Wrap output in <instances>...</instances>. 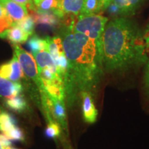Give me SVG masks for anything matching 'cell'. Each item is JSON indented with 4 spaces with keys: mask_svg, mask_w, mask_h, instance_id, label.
<instances>
[{
    "mask_svg": "<svg viewBox=\"0 0 149 149\" xmlns=\"http://www.w3.org/2000/svg\"><path fill=\"white\" fill-rule=\"evenodd\" d=\"M60 37L68 59L64 78L65 100L72 108L82 93L95 95L104 74L102 56L95 42L82 33L66 26Z\"/></svg>",
    "mask_w": 149,
    "mask_h": 149,
    "instance_id": "obj_1",
    "label": "cell"
},
{
    "mask_svg": "<svg viewBox=\"0 0 149 149\" xmlns=\"http://www.w3.org/2000/svg\"><path fill=\"white\" fill-rule=\"evenodd\" d=\"M148 59L144 36L137 24L124 17L108 21L102 37L104 70L122 71L146 64Z\"/></svg>",
    "mask_w": 149,
    "mask_h": 149,
    "instance_id": "obj_2",
    "label": "cell"
},
{
    "mask_svg": "<svg viewBox=\"0 0 149 149\" xmlns=\"http://www.w3.org/2000/svg\"><path fill=\"white\" fill-rule=\"evenodd\" d=\"M107 22V17L101 14H95L74 17L66 27L74 32L82 33L94 41L102 56V37Z\"/></svg>",
    "mask_w": 149,
    "mask_h": 149,
    "instance_id": "obj_3",
    "label": "cell"
},
{
    "mask_svg": "<svg viewBox=\"0 0 149 149\" xmlns=\"http://www.w3.org/2000/svg\"><path fill=\"white\" fill-rule=\"evenodd\" d=\"M13 49L14 53L17 57L18 60L21 64L24 73L32 80L39 88L41 94V99L44 100L47 97L48 93L39 73L37 63L33 55L24 51L17 44H13Z\"/></svg>",
    "mask_w": 149,
    "mask_h": 149,
    "instance_id": "obj_4",
    "label": "cell"
},
{
    "mask_svg": "<svg viewBox=\"0 0 149 149\" xmlns=\"http://www.w3.org/2000/svg\"><path fill=\"white\" fill-rule=\"evenodd\" d=\"M0 76L13 81H18L23 77V70L15 54L10 61L0 66Z\"/></svg>",
    "mask_w": 149,
    "mask_h": 149,
    "instance_id": "obj_5",
    "label": "cell"
},
{
    "mask_svg": "<svg viewBox=\"0 0 149 149\" xmlns=\"http://www.w3.org/2000/svg\"><path fill=\"white\" fill-rule=\"evenodd\" d=\"M58 3L59 17L65 19L66 16L77 17L83 8L84 0H57Z\"/></svg>",
    "mask_w": 149,
    "mask_h": 149,
    "instance_id": "obj_6",
    "label": "cell"
},
{
    "mask_svg": "<svg viewBox=\"0 0 149 149\" xmlns=\"http://www.w3.org/2000/svg\"><path fill=\"white\" fill-rule=\"evenodd\" d=\"M0 3L12 19L13 25L29 15V9L23 4H20L13 0H0Z\"/></svg>",
    "mask_w": 149,
    "mask_h": 149,
    "instance_id": "obj_7",
    "label": "cell"
},
{
    "mask_svg": "<svg viewBox=\"0 0 149 149\" xmlns=\"http://www.w3.org/2000/svg\"><path fill=\"white\" fill-rule=\"evenodd\" d=\"M93 98L94 96L88 92H84L80 96L82 106L84 120L88 124L95 123L97 118L98 112L95 105Z\"/></svg>",
    "mask_w": 149,
    "mask_h": 149,
    "instance_id": "obj_8",
    "label": "cell"
},
{
    "mask_svg": "<svg viewBox=\"0 0 149 149\" xmlns=\"http://www.w3.org/2000/svg\"><path fill=\"white\" fill-rule=\"evenodd\" d=\"M23 91L22 85L19 81H13L0 76V96L11 98Z\"/></svg>",
    "mask_w": 149,
    "mask_h": 149,
    "instance_id": "obj_9",
    "label": "cell"
},
{
    "mask_svg": "<svg viewBox=\"0 0 149 149\" xmlns=\"http://www.w3.org/2000/svg\"><path fill=\"white\" fill-rule=\"evenodd\" d=\"M30 35L23 29L17 25H13L9 29L0 33V37L6 39L13 44H22L26 42Z\"/></svg>",
    "mask_w": 149,
    "mask_h": 149,
    "instance_id": "obj_10",
    "label": "cell"
},
{
    "mask_svg": "<svg viewBox=\"0 0 149 149\" xmlns=\"http://www.w3.org/2000/svg\"><path fill=\"white\" fill-rule=\"evenodd\" d=\"M143 0H114L113 6L115 13L121 15L132 14L137 10Z\"/></svg>",
    "mask_w": 149,
    "mask_h": 149,
    "instance_id": "obj_11",
    "label": "cell"
},
{
    "mask_svg": "<svg viewBox=\"0 0 149 149\" xmlns=\"http://www.w3.org/2000/svg\"><path fill=\"white\" fill-rule=\"evenodd\" d=\"M32 54L35 59V61L37 63L38 70H42L44 68H48L51 70H53V72L59 74L57 66H56L55 64V61L53 60V58L52 57L51 55L48 51H46V50H42V51L36 52V53H33Z\"/></svg>",
    "mask_w": 149,
    "mask_h": 149,
    "instance_id": "obj_12",
    "label": "cell"
},
{
    "mask_svg": "<svg viewBox=\"0 0 149 149\" xmlns=\"http://www.w3.org/2000/svg\"><path fill=\"white\" fill-rule=\"evenodd\" d=\"M45 39L46 41V50L49 52L53 60L65 53L61 37H46Z\"/></svg>",
    "mask_w": 149,
    "mask_h": 149,
    "instance_id": "obj_13",
    "label": "cell"
},
{
    "mask_svg": "<svg viewBox=\"0 0 149 149\" xmlns=\"http://www.w3.org/2000/svg\"><path fill=\"white\" fill-rule=\"evenodd\" d=\"M105 10L102 0H84L83 8L79 16L101 14Z\"/></svg>",
    "mask_w": 149,
    "mask_h": 149,
    "instance_id": "obj_14",
    "label": "cell"
},
{
    "mask_svg": "<svg viewBox=\"0 0 149 149\" xmlns=\"http://www.w3.org/2000/svg\"><path fill=\"white\" fill-rule=\"evenodd\" d=\"M35 22L42 25L47 26L49 27H55L58 24L60 19L55 13L52 12H44L37 13L35 12V15H33Z\"/></svg>",
    "mask_w": 149,
    "mask_h": 149,
    "instance_id": "obj_15",
    "label": "cell"
},
{
    "mask_svg": "<svg viewBox=\"0 0 149 149\" xmlns=\"http://www.w3.org/2000/svg\"><path fill=\"white\" fill-rule=\"evenodd\" d=\"M6 106L12 111L21 113L26 109L27 103L23 95H18L7 100L6 101Z\"/></svg>",
    "mask_w": 149,
    "mask_h": 149,
    "instance_id": "obj_16",
    "label": "cell"
},
{
    "mask_svg": "<svg viewBox=\"0 0 149 149\" xmlns=\"http://www.w3.org/2000/svg\"><path fill=\"white\" fill-rule=\"evenodd\" d=\"M34 11L37 13L44 12H52L59 17L58 3H57V0H42L40 3L35 6Z\"/></svg>",
    "mask_w": 149,
    "mask_h": 149,
    "instance_id": "obj_17",
    "label": "cell"
},
{
    "mask_svg": "<svg viewBox=\"0 0 149 149\" xmlns=\"http://www.w3.org/2000/svg\"><path fill=\"white\" fill-rule=\"evenodd\" d=\"M16 126L17 120L13 116L5 112L0 113V130L3 133H6Z\"/></svg>",
    "mask_w": 149,
    "mask_h": 149,
    "instance_id": "obj_18",
    "label": "cell"
},
{
    "mask_svg": "<svg viewBox=\"0 0 149 149\" xmlns=\"http://www.w3.org/2000/svg\"><path fill=\"white\" fill-rule=\"evenodd\" d=\"M28 46L31 50V53L46 50V39H42L37 35H33L31 38L28 41Z\"/></svg>",
    "mask_w": 149,
    "mask_h": 149,
    "instance_id": "obj_19",
    "label": "cell"
},
{
    "mask_svg": "<svg viewBox=\"0 0 149 149\" xmlns=\"http://www.w3.org/2000/svg\"><path fill=\"white\" fill-rule=\"evenodd\" d=\"M35 23L36 22H35L33 15H29L27 17H26L25 18L23 19L20 22H17L15 25L19 26L31 36V35H33V33H34Z\"/></svg>",
    "mask_w": 149,
    "mask_h": 149,
    "instance_id": "obj_20",
    "label": "cell"
},
{
    "mask_svg": "<svg viewBox=\"0 0 149 149\" xmlns=\"http://www.w3.org/2000/svg\"><path fill=\"white\" fill-rule=\"evenodd\" d=\"M46 135L49 138H56L60 135V125L55 121L48 122L47 127L45 130Z\"/></svg>",
    "mask_w": 149,
    "mask_h": 149,
    "instance_id": "obj_21",
    "label": "cell"
},
{
    "mask_svg": "<svg viewBox=\"0 0 149 149\" xmlns=\"http://www.w3.org/2000/svg\"><path fill=\"white\" fill-rule=\"evenodd\" d=\"M5 134L7 137L10 139L12 140H17V141H24V135L23 131L18 128L17 126H15L6 133H3Z\"/></svg>",
    "mask_w": 149,
    "mask_h": 149,
    "instance_id": "obj_22",
    "label": "cell"
},
{
    "mask_svg": "<svg viewBox=\"0 0 149 149\" xmlns=\"http://www.w3.org/2000/svg\"><path fill=\"white\" fill-rule=\"evenodd\" d=\"M144 81L145 89H146V92L149 94V56L148 60L146 63V67H145Z\"/></svg>",
    "mask_w": 149,
    "mask_h": 149,
    "instance_id": "obj_23",
    "label": "cell"
},
{
    "mask_svg": "<svg viewBox=\"0 0 149 149\" xmlns=\"http://www.w3.org/2000/svg\"><path fill=\"white\" fill-rule=\"evenodd\" d=\"M0 143H1V146H3V148L4 149L10 148L11 145H12L10 139L3 133L0 134Z\"/></svg>",
    "mask_w": 149,
    "mask_h": 149,
    "instance_id": "obj_24",
    "label": "cell"
},
{
    "mask_svg": "<svg viewBox=\"0 0 149 149\" xmlns=\"http://www.w3.org/2000/svg\"><path fill=\"white\" fill-rule=\"evenodd\" d=\"M13 1H15V2L18 3H20V4L26 6L29 10H31L32 11L35 10V5L33 0H13Z\"/></svg>",
    "mask_w": 149,
    "mask_h": 149,
    "instance_id": "obj_25",
    "label": "cell"
},
{
    "mask_svg": "<svg viewBox=\"0 0 149 149\" xmlns=\"http://www.w3.org/2000/svg\"><path fill=\"white\" fill-rule=\"evenodd\" d=\"M144 36V40L145 43V47H146V51L147 54H149V26L145 31L144 33H143Z\"/></svg>",
    "mask_w": 149,
    "mask_h": 149,
    "instance_id": "obj_26",
    "label": "cell"
},
{
    "mask_svg": "<svg viewBox=\"0 0 149 149\" xmlns=\"http://www.w3.org/2000/svg\"><path fill=\"white\" fill-rule=\"evenodd\" d=\"M103 1V3H104V8H105V10L107 9V8H109L112 4V3L113 2V1L114 0H102Z\"/></svg>",
    "mask_w": 149,
    "mask_h": 149,
    "instance_id": "obj_27",
    "label": "cell"
},
{
    "mask_svg": "<svg viewBox=\"0 0 149 149\" xmlns=\"http://www.w3.org/2000/svg\"><path fill=\"white\" fill-rule=\"evenodd\" d=\"M3 11H4V8L2 6V5L0 3V17L2 16V15L3 13Z\"/></svg>",
    "mask_w": 149,
    "mask_h": 149,
    "instance_id": "obj_28",
    "label": "cell"
},
{
    "mask_svg": "<svg viewBox=\"0 0 149 149\" xmlns=\"http://www.w3.org/2000/svg\"><path fill=\"white\" fill-rule=\"evenodd\" d=\"M42 0H33V1H34V3L35 6H37L38 3H40L41 1H42Z\"/></svg>",
    "mask_w": 149,
    "mask_h": 149,
    "instance_id": "obj_29",
    "label": "cell"
},
{
    "mask_svg": "<svg viewBox=\"0 0 149 149\" xmlns=\"http://www.w3.org/2000/svg\"><path fill=\"white\" fill-rule=\"evenodd\" d=\"M0 149H4L3 148V146H1V143H0Z\"/></svg>",
    "mask_w": 149,
    "mask_h": 149,
    "instance_id": "obj_30",
    "label": "cell"
},
{
    "mask_svg": "<svg viewBox=\"0 0 149 149\" xmlns=\"http://www.w3.org/2000/svg\"><path fill=\"white\" fill-rule=\"evenodd\" d=\"M2 113V112H1V109L0 108V113Z\"/></svg>",
    "mask_w": 149,
    "mask_h": 149,
    "instance_id": "obj_31",
    "label": "cell"
},
{
    "mask_svg": "<svg viewBox=\"0 0 149 149\" xmlns=\"http://www.w3.org/2000/svg\"><path fill=\"white\" fill-rule=\"evenodd\" d=\"M8 149H17V148H8Z\"/></svg>",
    "mask_w": 149,
    "mask_h": 149,
    "instance_id": "obj_32",
    "label": "cell"
}]
</instances>
